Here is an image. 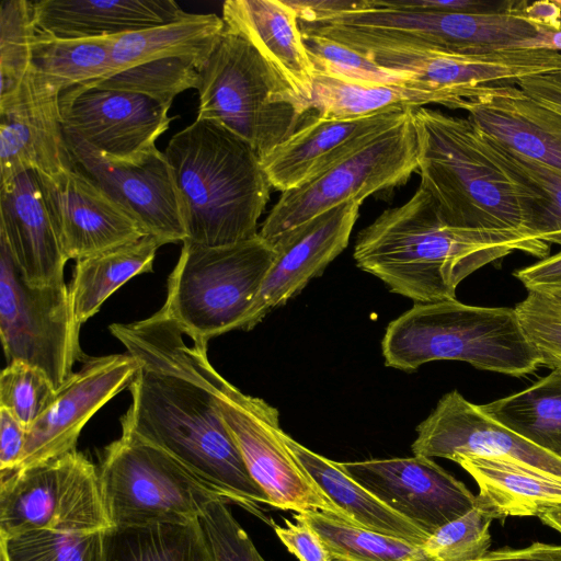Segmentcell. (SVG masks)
<instances>
[{
	"mask_svg": "<svg viewBox=\"0 0 561 561\" xmlns=\"http://www.w3.org/2000/svg\"><path fill=\"white\" fill-rule=\"evenodd\" d=\"M479 407L494 421L561 459V367L522 391Z\"/></svg>",
	"mask_w": 561,
	"mask_h": 561,
	"instance_id": "33",
	"label": "cell"
},
{
	"mask_svg": "<svg viewBox=\"0 0 561 561\" xmlns=\"http://www.w3.org/2000/svg\"><path fill=\"white\" fill-rule=\"evenodd\" d=\"M301 23H319L340 13L360 9L366 0H286Z\"/></svg>",
	"mask_w": 561,
	"mask_h": 561,
	"instance_id": "49",
	"label": "cell"
},
{
	"mask_svg": "<svg viewBox=\"0 0 561 561\" xmlns=\"http://www.w3.org/2000/svg\"><path fill=\"white\" fill-rule=\"evenodd\" d=\"M187 14L172 0H42L34 2L39 31L60 38L118 36Z\"/></svg>",
	"mask_w": 561,
	"mask_h": 561,
	"instance_id": "27",
	"label": "cell"
},
{
	"mask_svg": "<svg viewBox=\"0 0 561 561\" xmlns=\"http://www.w3.org/2000/svg\"><path fill=\"white\" fill-rule=\"evenodd\" d=\"M0 239L30 286L65 283L68 257L37 171L22 172L0 184Z\"/></svg>",
	"mask_w": 561,
	"mask_h": 561,
	"instance_id": "24",
	"label": "cell"
},
{
	"mask_svg": "<svg viewBox=\"0 0 561 561\" xmlns=\"http://www.w3.org/2000/svg\"><path fill=\"white\" fill-rule=\"evenodd\" d=\"M205 378L219 413L233 437L248 471L282 511H321L350 523L346 515L313 483L283 439L278 411L263 399L248 396L204 359Z\"/></svg>",
	"mask_w": 561,
	"mask_h": 561,
	"instance_id": "12",
	"label": "cell"
},
{
	"mask_svg": "<svg viewBox=\"0 0 561 561\" xmlns=\"http://www.w3.org/2000/svg\"><path fill=\"white\" fill-rule=\"evenodd\" d=\"M276 251L260 234L221 247L184 241L160 309L196 342L237 330L272 267Z\"/></svg>",
	"mask_w": 561,
	"mask_h": 561,
	"instance_id": "8",
	"label": "cell"
},
{
	"mask_svg": "<svg viewBox=\"0 0 561 561\" xmlns=\"http://www.w3.org/2000/svg\"><path fill=\"white\" fill-rule=\"evenodd\" d=\"M411 107H391L354 118L312 114L289 138L260 159L271 186L286 192L314 179L404 119Z\"/></svg>",
	"mask_w": 561,
	"mask_h": 561,
	"instance_id": "23",
	"label": "cell"
},
{
	"mask_svg": "<svg viewBox=\"0 0 561 561\" xmlns=\"http://www.w3.org/2000/svg\"><path fill=\"white\" fill-rule=\"evenodd\" d=\"M517 85L534 100L561 114V73L531 77Z\"/></svg>",
	"mask_w": 561,
	"mask_h": 561,
	"instance_id": "52",
	"label": "cell"
},
{
	"mask_svg": "<svg viewBox=\"0 0 561 561\" xmlns=\"http://www.w3.org/2000/svg\"><path fill=\"white\" fill-rule=\"evenodd\" d=\"M514 275L528 291L561 287V250L515 271Z\"/></svg>",
	"mask_w": 561,
	"mask_h": 561,
	"instance_id": "50",
	"label": "cell"
},
{
	"mask_svg": "<svg viewBox=\"0 0 561 561\" xmlns=\"http://www.w3.org/2000/svg\"><path fill=\"white\" fill-rule=\"evenodd\" d=\"M227 504L216 499L198 518L214 561H266Z\"/></svg>",
	"mask_w": 561,
	"mask_h": 561,
	"instance_id": "45",
	"label": "cell"
},
{
	"mask_svg": "<svg viewBox=\"0 0 561 561\" xmlns=\"http://www.w3.org/2000/svg\"><path fill=\"white\" fill-rule=\"evenodd\" d=\"M110 528L99 468L77 449L0 476V537L34 529L90 534Z\"/></svg>",
	"mask_w": 561,
	"mask_h": 561,
	"instance_id": "11",
	"label": "cell"
},
{
	"mask_svg": "<svg viewBox=\"0 0 561 561\" xmlns=\"http://www.w3.org/2000/svg\"><path fill=\"white\" fill-rule=\"evenodd\" d=\"M556 2L558 3V5L561 8V0H556Z\"/></svg>",
	"mask_w": 561,
	"mask_h": 561,
	"instance_id": "56",
	"label": "cell"
},
{
	"mask_svg": "<svg viewBox=\"0 0 561 561\" xmlns=\"http://www.w3.org/2000/svg\"><path fill=\"white\" fill-rule=\"evenodd\" d=\"M27 428L8 410L0 408V476L14 471L21 461Z\"/></svg>",
	"mask_w": 561,
	"mask_h": 561,
	"instance_id": "48",
	"label": "cell"
},
{
	"mask_svg": "<svg viewBox=\"0 0 561 561\" xmlns=\"http://www.w3.org/2000/svg\"><path fill=\"white\" fill-rule=\"evenodd\" d=\"M39 176L68 260H80L146 236L79 165L55 175L39 173Z\"/></svg>",
	"mask_w": 561,
	"mask_h": 561,
	"instance_id": "22",
	"label": "cell"
},
{
	"mask_svg": "<svg viewBox=\"0 0 561 561\" xmlns=\"http://www.w3.org/2000/svg\"><path fill=\"white\" fill-rule=\"evenodd\" d=\"M414 455L453 460L460 455L520 462L561 477V459L483 413L457 390L446 393L416 427Z\"/></svg>",
	"mask_w": 561,
	"mask_h": 561,
	"instance_id": "21",
	"label": "cell"
},
{
	"mask_svg": "<svg viewBox=\"0 0 561 561\" xmlns=\"http://www.w3.org/2000/svg\"><path fill=\"white\" fill-rule=\"evenodd\" d=\"M221 19L228 31L247 39L310 103L314 68L297 15L286 0H227Z\"/></svg>",
	"mask_w": 561,
	"mask_h": 561,
	"instance_id": "26",
	"label": "cell"
},
{
	"mask_svg": "<svg viewBox=\"0 0 561 561\" xmlns=\"http://www.w3.org/2000/svg\"><path fill=\"white\" fill-rule=\"evenodd\" d=\"M549 244L519 231L447 225L421 186L405 203L383 210L357 234V267L414 304L456 299L457 286L479 268L515 251L545 259Z\"/></svg>",
	"mask_w": 561,
	"mask_h": 561,
	"instance_id": "2",
	"label": "cell"
},
{
	"mask_svg": "<svg viewBox=\"0 0 561 561\" xmlns=\"http://www.w3.org/2000/svg\"><path fill=\"white\" fill-rule=\"evenodd\" d=\"M311 527L333 561H432L422 545L353 525L321 511L295 513Z\"/></svg>",
	"mask_w": 561,
	"mask_h": 561,
	"instance_id": "37",
	"label": "cell"
},
{
	"mask_svg": "<svg viewBox=\"0 0 561 561\" xmlns=\"http://www.w3.org/2000/svg\"><path fill=\"white\" fill-rule=\"evenodd\" d=\"M477 561H561V545L533 542L519 549L503 547Z\"/></svg>",
	"mask_w": 561,
	"mask_h": 561,
	"instance_id": "51",
	"label": "cell"
},
{
	"mask_svg": "<svg viewBox=\"0 0 561 561\" xmlns=\"http://www.w3.org/2000/svg\"><path fill=\"white\" fill-rule=\"evenodd\" d=\"M105 531L76 534L34 529L0 537L1 560L104 561Z\"/></svg>",
	"mask_w": 561,
	"mask_h": 561,
	"instance_id": "39",
	"label": "cell"
},
{
	"mask_svg": "<svg viewBox=\"0 0 561 561\" xmlns=\"http://www.w3.org/2000/svg\"><path fill=\"white\" fill-rule=\"evenodd\" d=\"M302 37L314 72L363 85L414 82L410 75L385 68L374 59L330 38L306 33H302Z\"/></svg>",
	"mask_w": 561,
	"mask_h": 561,
	"instance_id": "41",
	"label": "cell"
},
{
	"mask_svg": "<svg viewBox=\"0 0 561 561\" xmlns=\"http://www.w3.org/2000/svg\"><path fill=\"white\" fill-rule=\"evenodd\" d=\"M412 118L420 186L447 225L528 233L523 191L488 154L468 117L421 106L412 107Z\"/></svg>",
	"mask_w": 561,
	"mask_h": 561,
	"instance_id": "4",
	"label": "cell"
},
{
	"mask_svg": "<svg viewBox=\"0 0 561 561\" xmlns=\"http://www.w3.org/2000/svg\"><path fill=\"white\" fill-rule=\"evenodd\" d=\"M197 61L191 58H164L119 70L83 85L142 94L172 105L174 98L198 82Z\"/></svg>",
	"mask_w": 561,
	"mask_h": 561,
	"instance_id": "38",
	"label": "cell"
},
{
	"mask_svg": "<svg viewBox=\"0 0 561 561\" xmlns=\"http://www.w3.org/2000/svg\"><path fill=\"white\" fill-rule=\"evenodd\" d=\"M545 294L547 297L551 298L556 302L561 305V287L558 288H548L542 290H535Z\"/></svg>",
	"mask_w": 561,
	"mask_h": 561,
	"instance_id": "55",
	"label": "cell"
},
{
	"mask_svg": "<svg viewBox=\"0 0 561 561\" xmlns=\"http://www.w3.org/2000/svg\"><path fill=\"white\" fill-rule=\"evenodd\" d=\"M283 439L313 483L350 523L369 530L423 545L428 536L397 514L330 460L283 432Z\"/></svg>",
	"mask_w": 561,
	"mask_h": 561,
	"instance_id": "29",
	"label": "cell"
},
{
	"mask_svg": "<svg viewBox=\"0 0 561 561\" xmlns=\"http://www.w3.org/2000/svg\"><path fill=\"white\" fill-rule=\"evenodd\" d=\"M98 468L112 527L190 524L219 499L173 457L124 426Z\"/></svg>",
	"mask_w": 561,
	"mask_h": 561,
	"instance_id": "9",
	"label": "cell"
},
{
	"mask_svg": "<svg viewBox=\"0 0 561 561\" xmlns=\"http://www.w3.org/2000/svg\"><path fill=\"white\" fill-rule=\"evenodd\" d=\"M417 138L408 116L358 151L307 183L283 192L259 234L270 243L295 227L344 203H363L407 183L419 168Z\"/></svg>",
	"mask_w": 561,
	"mask_h": 561,
	"instance_id": "10",
	"label": "cell"
},
{
	"mask_svg": "<svg viewBox=\"0 0 561 561\" xmlns=\"http://www.w3.org/2000/svg\"><path fill=\"white\" fill-rule=\"evenodd\" d=\"M493 520L485 510L476 505L439 527L422 548L432 561H477L489 552Z\"/></svg>",
	"mask_w": 561,
	"mask_h": 561,
	"instance_id": "42",
	"label": "cell"
},
{
	"mask_svg": "<svg viewBox=\"0 0 561 561\" xmlns=\"http://www.w3.org/2000/svg\"><path fill=\"white\" fill-rule=\"evenodd\" d=\"M477 482V505L493 519L539 516L561 505V477L505 459L460 455L454 459Z\"/></svg>",
	"mask_w": 561,
	"mask_h": 561,
	"instance_id": "28",
	"label": "cell"
},
{
	"mask_svg": "<svg viewBox=\"0 0 561 561\" xmlns=\"http://www.w3.org/2000/svg\"><path fill=\"white\" fill-rule=\"evenodd\" d=\"M161 243L151 236L77 260L69 286L75 314L82 324L121 286L152 271Z\"/></svg>",
	"mask_w": 561,
	"mask_h": 561,
	"instance_id": "31",
	"label": "cell"
},
{
	"mask_svg": "<svg viewBox=\"0 0 561 561\" xmlns=\"http://www.w3.org/2000/svg\"><path fill=\"white\" fill-rule=\"evenodd\" d=\"M477 130L488 154L524 192L527 232L561 247V173L504 149Z\"/></svg>",
	"mask_w": 561,
	"mask_h": 561,
	"instance_id": "35",
	"label": "cell"
},
{
	"mask_svg": "<svg viewBox=\"0 0 561 561\" xmlns=\"http://www.w3.org/2000/svg\"><path fill=\"white\" fill-rule=\"evenodd\" d=\"M526 18L548 32L561 31V8L556 0L535 1L525 9Z\"/></svg>",
	"mask_w": 561,
	"mask_h": 561,
	"instance_id": "53",
	"label": "cell"
},
{
	"mask_svg": "<svg viewBox=\"0 0 561 561\" xmlns=\"http://www.w3.org/2000/svg\"><path fill=\"white\" fill-rule=\"evenodd\" d=\"M360 203L333 207L278 237L276 256L261 289L237 330L249 331L273 309L298 295L347 247Z\"/></svg>",
	"mask_w": 561,
	"mask_h": 561,
	"instance_id": "20",
	"label": "cell"
},
{
	"mask_svg": "<svg viewBox=\"0 0 561 561\" xmlns=\"http://www.w3.org/2000/svg\"><path fill=\"white\" fill-rule=\"evenodd\" d=\"M381 350L385 365L403 371L433 360H460L523 377L541 365L515 309L470 306L457 299L414 304L388 324Z\"/></svg>",
	"mask_w": 561,
	"mask_h": 561,
	"instance_id": "5",
	"label": "cell"
},
{
	"mask_svg": "<svg viewBox=\"0 0 561 561\" xmlns=\"http://www.w3.org/2000/svg\"><path fill=\"white\" fill-rule=\"evenodd\" d=\"M336 463L428 537L477 505V495L428 457L414 455Z\"/></svg>",
	"mask_w": 561,
	"mask_h": 561,
	"instance_id": "16",
	"label": "cell"
},
{
	"mask_svg": "<svg viewBox=\"0 0 561 561\" xmlns=\"http://www.w3.org/2000/svg\"><path fill=\"white\" fill-rule=\"evenodd\" d=\"M456 108L504 149L561 173V114L517 84L482 90Z\"/></svg>",
	"mask_w": 561,
	"mask_h": 561,
	"instance_id": "25",
	"label": "cell"
},
{
	"mask_svg": "<svg viewBox=\"0 0 561 561\" xmlns=\"http://www.w3.org/2000/svg\"><path fill=\"white\" fill-rule=\"evenodd\" d=\"M82 363L79 371L57 389L45 412L27 427L24 451L15 470L76 450L84 425L130 386L139 369L138 362L128 353L87 357Z\"/></svg>",
	"mask_w": 561,
	"mask_h": 561,
	"instance_id": "17",
	"label": "cell"
},
{
	"mask_svg": "<svg viewBox=\"0 0 561 561\" xmlns=\"http://www.w3.org/2000/svg\"><path fill=\"white\" fill-rule=\"evenodd\" d=\"M439 104L450 108V98L420 83L356 84L314 72L310 110L320 117L344 119L391 107Z\"/></svg>",
	"mask_w": 561,
	"mask_h": 561,
	"instance_id": "32",
	"label": "cell"
},
{
	"mask_svg": "<svg viewBox=\"0 0 561 561\" xmlns=\"http://www.w3.org/2000/svg\"><path fill=\"white\" fill-rule=\"evenodd\" d=\"M59 96L28 69L19 89L0 100V184L25 171L55 175L77 165L66 141Z\"/></svg>",
	"mask_w": 561,
	"mask_h": 561,
	"instance_id": "19",
	"label": "cell"
},
{
	"mask_svg": "<svg viewBox=\"0 0 561 561\" xmlns=\"http://www.w3.org/2000/svg\"><path fill=\"white\" fill-rule=\"evenodd\" d=\"M225 30L215 13H187L170 23L114 36L112 57L117 71L164 58H191L199 68Z\"/></svg>",
	"mask_w": 561,
	"mask_h": 561,
	"instance_id": "30",
	"label": "cell"
},
{
	"mask_svg": "<svg viewBox=\"0 0 561 561\" xmlns=\"http://www.w3.org/2000/svg\"><path fill=\"white\" fill-rule=\"evenodd\" d=\"M163 152L182 198L184 241L221 247L259 234L272 186L249 144L218 124L195 119Z\"/></svg>",
	"mask_w": 561,
	"mask_h": 561,
	"instance_id": "3",
	"label": "cell"
},
{
	"mask_svg": "<svg viewBox=\"0 0 561 561\" xmlns=\"http://www.w3.org/2000/svg\"><path fill=\"white\" fill-rule=\"evenodd\" d=\"M548 527L561 535V505L551 507L538 516Z\"/></svg>",
	"mask_w": 561,
	"mask_h": 561,
	"instance_id": "54",
	"label": "cell"
},
{
	"mask_svg": "<svg viewBox=\"0 0 561 561\" xmlns=\"http://www.w3.org/2000/svg\"><path fill=\"white\" fill-rule=\"evenodd\" d=\"M113 37L60 38L37 28L30 69L60 93L103 79L117 72Z\"/></svg>",
	"mask_w": 561,
	"mask_h": 561,
	"instance_id": "34",
	"label": "cell"
},
{
	"mask_svg": "<svg viewBox=\"0 0 561 561\" xmlns=\"http://www.w3.org/2000/svg\"><path fill=\"white\" fill-rule=\"evenodd\" d=\"M522 329L537 351L541 365L561 367V305L545 294L529 290L515 308Z\"/></svg>",
	"mask_w": 561,
	"mask_h": 561,
	"instance_id": "44",
	"label": "cell"
},
{
	"mask_svg": "<svg viewBox=\"0 0 561 561\" xmlns=\"http://www.w3.org/2000/svg\"><path fill=\"white\" fill-rule=\"evenodd\" d=\"M196 119L222 126L261 159L313 114L243 37L226 27L198 69Z\"/></svg>",
	"mask_w": 561,
	"mask_h": 561,
	"instance_id": "6",
	"label": "cell"
},
{
	"mask_svg": "<svg viewBox=\"0 0 561 561\" xmlns=\"http://www.w3.org/2000/svg\"><path fill=\"white\" fill-rule=\"evenodd\" d=\"M283 520L286 526L275 524L272 519L270 525L287 550L299 561H333L311 527L302 522L293 523L287 518Z\"/></svg>",
	"mask_w": 561,
	"mask_h": 561,
	"instance_id": "47",
	"label": "cell"
},
{
	"mask_svg": "<svg viewBox=\"0 0 561 561\" xmlns=\"http://www.w3.org/2000/svg\"><path fill=\"white\" fill-rule=\"evenodd\" d=\"M66 283L30 286L0 239V336L8 363L41 369L58 389L87 356Z\"/></svg>",
	"mask_w": 561,
	"mask_h": 561,
	"instance_id": "13",
	"label": "cell"
},
{
	"mask_svg": "<svg viewBox=\"0 0 561 561\" xmlns=\"http://www.w3.org/2000/svg\"><path fill=\"white\" fill-rule=\"evenodd\" d=\"M104 561H214L199 522L105 531Z\"/></svg>",
	"mask_w": 561,
	"mask_h": 561,
	"instance_id": "36",
	"label": "cell"
},
{
	"mask_svg": "<svg viewBox=\"0 0 561 561\" xmlns=\"http://www.w3.org/2000/svg\"><path fill=\"white\" fill-rule=\"evenodd\" d=\"M77 165L161 245L184 242L183 204L164 152L138 164L114 163L88 146L66 138Z\"/></svg>",
	"mask_w": 561,
	"mask_h": 561,
	"instance_id": "18",
	"label": "cell"
},
{
	"mask_svg": "<svg viewBox=\"0 0 561 561\" xmlns=\"http://www.w3.org/2000/svg\"><path fill=\"white\" fill-rule=\"evenodd\" d=\"M111 333L139 364L121 425L164 450L209 490L261 518L268 497L250 476L203 370L207 343L187 344L161 310Z\"/></svg>",
	"mask_w": 561,
	"mask_h": 561,
	"instance_id": "1",
	"label": "cell"
},
{
	"mask_svg": "<svg viewBox=\"0 0 561 561\" xmlns=\"http://www.w3.org/2000/svg\"><path fill=\"white\" fill-rule=\"evenodd\" d=\"M371 5L396 10L448 11L462 13L503 12L524 8L526 0H369Z\"/></svg>",
	"mask_w": 561,
	"mask_h": 561,
	"instance_id": "46",
	"label": "cell"
},
{
	"mask_svg": "<svg viewBox=\"0 0 561 561\" xmlns=\"http://www.w3.org/2000/svg\"><path fill=\"white\" fill-rule=\"evenodd\" d=\"M527 5L503 12L462 13L386 9L366 0L360 9L299 25L302 33L330 38L354 50L399 47L479 54L529 48L534 39L548 32L526 18Z\"/></svg>",
	"mask_w": 561,
	"mask_h": 561,
	"instance_id": "7",
	"label": "cell"
},
{
	"mask_svg": "<svg viewBox=\"0 0 561 561\" xmlns=\"http://www.w3.org/2000/svg\"><path fill=\"white\" fill-rule=\"evenodd\" d=\"M65 137L114 163L138 164L159 149L174 117L170 104L115 89L77 85L59 96Z\"/></svg>",
	"mask_w": 561,
	"mask_h": 561,
	"instance_id": "14",
	"label": "cell"
},
{
	"mask_svg": "<svg viewBox=\"0 0 561 561\" xmlns=\"http://www.w3.org/2000/svg\"><path fill=\"white\" fill-rule=\"evenodd\" d=\"M57 389L38 368L21 360L8 363L0 376V408L26 428L50 405Z\"/></svg>",
	"mask_w": 561,
	"mask_h": 561,
	"instance_id": "43",
	"label": "cell"
},
{
	"mask_svg": "<svg viewBox=\"0 0 561 561\" xmlns=\"http://www.w3.org/2000/svg\"><path fill=\"white\" fill-rule=\"evenodd\" d=\"M36 30L34 1H1L0 100L15 92L28 72Z\"/></svg>",
	"mask_w": 561,
	"mask_h": 561,
	"instance_id": "40",
	"label": "cell"
},
{
	"mask_svg": "<svg viewBox=\"0 0 561 561\" xmlns=\"http://www.w3.org/2000/svg\"><path fill=\"white\" fill-rule=\"evenodd\" d=\"M380 66L413 77L415 83L446 93L450 108L490 88L517 84L531 77L561 73V53L513 48L462 54L399 47L356 50Z\"/></svg>",
	"mask_w": 561,
	"mask_h": 561,
	"instance_id": "15",
	"label": "cell"
}]
</instances>
